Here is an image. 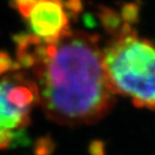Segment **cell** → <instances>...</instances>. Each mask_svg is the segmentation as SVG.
Masks as SVG:
<instances>
[{
	"mask_svg": "<svg viewBox=\"0 0 155 155\" xmlns=\"http://www.w3.org/2000/svg\"><path fill=\"white\" fill-rule=\"evenodd\" d=\"M28 70L45 114L59 124L95 123L114 104L97 35L74 30L55 44L39 40L29 54Z\"/></svg>",
	"mask_w": 155,
	"mask_h": 155,
	"instance_id": "1",
	"label": "cell"
},
{
	"mask_svg": "<svg viewBox=\"0 0 155 155\" xmlns=\"http://www.w3.org/2000/svg\"><path fill=\"white\" fill-rule=\"evenodd\" d=\"M108 82L114 94L139 108L155 110V44L135 29L112 38L104 50Z\"/></svg>",
	"mask_w": 155,
	"mask_h": 155,
	"instance_id": "2",
	"label": "cell"
},
{
	"mask_svg": "<svg viewBox=\"0 0 155 155\" xmlns=\"http://www.w3.org/2000/svg\"><path fill=\"white\" fill-rule=\"evenodd\" d=\"M40 104L37 82L21 70L0 75V150L27 143L30 112Z\"/></svg>",
	"mask_w": 155,
	"mask_h": 155,
	"instance_id": "3",
	"label": "cell"
},
{
	"mask_svg": "<svg viewBox=\"0 0 155 155\" xmlns=\"http://www.w3.org/2000/svg\"><path fill=\"white\" fill-rule=\"evenodd\" d=\"M70 19L65 0H39L27 22L35 36L55 44L71 31Z\"/></svg>",
	"mask_w": 155,
	"mask_h": 155,
	"instance_id": "4",
	"label": "cell"
},
{
	"mask_svg": "<svg viewBox=\"0 0 155 155\" xmlns=\"http://www.w3.org/2000/svg\"><path fill=\"white\" fill-rule=\"evenodd\" d=\"M97 18L104 27V31L108 35L115 38L124 32L134 30V27L125 24L122 18L120 11H116L113 8L108 5H99L97 9Z\"/></svg>",
	"mask_w": 155,
	"mask_h": 155,
	"instance_id": "5",
	"label": "cell"
},
{
	"mask_svg": "<svg viewBox=\"0 0 155 155\" xmlns=\"http://www.w3.org/2000/svg\"><path fill=\"white\" fill-rule=\"evenodd\" d=\"M120 13H121L122 18L125 22V24L134 27L139 21L140 3L138 0L123 2L120 7Z\"/></svg>",
	"mask_w": 155,
	"mask_h": 155,
	"instance_id": "6",
	"label": "cell"
},
{
	"mask_svg": "<svg viewBox=\"0 0 155 155\" xmlns=\"http://www.w3.org/2000/svg\"><path fill=\"white\" fill-rule=\"evenodd\" d=\"M39 0H9V5L12 9L16 10L21 16L28 19L35 5L38 3Z\"/></svg>",
	"mask_w": 155,
	"mask_h": 155,
	"instance_id": "7",
	"label": "cell"
},
{
	"mask_svg": "<svg viewBox=\"0 0 155 155\" xmlns=\"http://www.w3.org/2000/svg\"><path fill=\"white\" fill-rule=\"evenodd\" d=\"M17 70H21L17 61L12 59L7 52L0 50V75H5Z\"/></svg>",
	"mask_w": 155,
	"mask_h": 155,
	"instance_id": "8",
	"label": "cell"
},
{
	"mask_svg": "<svg viewBox=\"0 0 155 155\" xmlns=\"http://www.w3.org/2000/svg\"><path fill=\"white\" fill-rule=\"evenodd\" d=\"M53 149L52 140L48 138H43L38 140L36 145V154L37 155H50Z\"/></svg>",
	"mask_w": 155,
	"mask_h": 155,
	"instance_id": "9",
	"label": "cell"
},
{
	"mask_svg": "<svg viewBox=\"0 0 155 155\" xmlns=\"http://www.w3.org/2000/svg\"><path fill=\"white\" fill-rule=\"evenodd\" d=\"M65 5L71 18L77 17L83 9L82 0H65Z\"/></svg>",
	"mask_w": 155,
	"mask_h": 155,
	"instance_id": "10",
	"label": "cell"
},
{
	"mask_svg": "<svg viewBox=\"0 0 155 155\" xmlns=\"http://www.w3.org/2000/svg\"><path fill=\"white\" fill-rule=\"evenodd\" d=\"M91 155H104V145L101 141L95 140L90 145Z\"/></svg>",
	"mask_w": 155,
	"mask_h": 155,
	"instance_id": "11",
	"label": "cell"
}]
</instances>
